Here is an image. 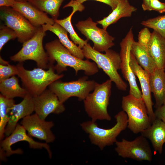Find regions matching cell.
Segmentation results:
<instances>
[{"mask_svg": "<svg viewBox=\"0 0 165 165\" xmlns=\"http://www.w3.org/2000/svg\"><path fill=\"white\" fill-rule=\"evenodd\" d=\"M45 48L51 63L54 64L55 61L57 62L54 68L58 74L67 71V67L73 68L76 75L79 71H83L87 76L94 75L98 72V68L94 62L88 60H84L74 56L59 39L47 43Z\"/></svg>", "mask_w": 165, "mask_h": 165, "instance_id": "1", "label": "cell"}, {"mask_svg": "<svg viewBox=\"0 0 165 165\" xmlns=\"http://www.w3.org/2000/svg\"><path fill=\"white\" fill-rule=\"evenodd\" d=\"M115 125L109 129H104L98 126L96 122L91 120L80 124L81 127L88 137L91 142L102 150L107 146L115 143L116 138L127 127L128 118L123 110L118 112L114 116Z\"/></svg>", "mask_w": 165, "mask_h": 165, "instance_id": "2", "label": "cell"}, {"mask_svg": "<svg viewBox=\"0 0 165 165\" xmlns=\"http://www.w3.org/2000/svg\"><path fill=\"white\" fill-rule=\"evenodd\" d=\"M82 49L84 57L92 60L99 68L102 69L119 90H127V85L118 72V70L121 69V60L119 54L109 49L105 51V53H101L95 50L88 43Z\"/></svg>", "mask_w": 165, "mask_h": 165, "instance_id": "3", "label": "cell"}, {"mask_svg": "<svg viewBox=\"0 0 165 165\" xmlns=\"http://www.w3.org/2000/svg\"><path fill=\"white\" fill-rule=\"evenodd\" d=\"M16 65L18 70L17 75L24 88L33 97L41 94L48 86L64 76L63 74L55 72L53 64L47 71L38 67L32 70H27L24 67L23 62H19Z\"/></svg>", "mask_w": 165, "mask_h": 165, "instance_id": "4", "label": "cell"}, {"mask_svg": "<svg viewBox=\"0 0 165 165\" xmlns=\"http://www.w3.org/2000/svg\"><path fill=\"white\" fill-rule=\"evenodd\" d=\"M112 81L108 79L101 84L96 82L93 91L83 101L85 110L91 120L110 121L108 111L111 95Z\"/></svg>", "mask_w": 165, "mask_h": 165, "instance_id": "5", "label": "cell"}, {"mask_svg": "<svg viewBox=\"0 0 165 165\" xmlns=\"http://www.w3.org/2000/svg\"><path fill=\"white\" fill-rule=\"evenodd\" d=\"M46 35V32L43 30L42 26L39 27L31 38L23 43L21 50L10 57V60L19 62L33 60L36 62L38 67L48 69L53 64L51 62L43 47V40Z\"/></svg>", "mask_w": 165, "mask_h": 165, "instance_id": "6", "label": "cell"}, {"mask_svg": "<svg viewBox=\"0 0 165 165\" xmlns=\"http://www.w3.org/2000/svg\"><path fill=\"white\" fill-rule=\"evenodd\" d=\"M121 107L127 115V127L134 134L141 133L149 127L152 122L142 98L129 94L122 97Z\"/></svg>", "mask_w": 165, "mask_h": 165, "instance_id": "7", "label": "cell"}, {"mask_svg": "<svg viewBox=\"0 0 165 165\" xmlns=\"http://www.w3.org/2000/svg\"><path fill=\"white\" fill-rule=\"evenodd\" d=\"M88 79V76L86 75L70 82H64L59 79L50 84L49 89L55 93L60 101L63 103L72 97H77L80 101H83L93 90L96 82Z\"/></svg>", "mask_w": 165, "mask_h": 165, "instance_id": "8", "label": "cell"}, {"mask_svg": "<svg viewBox=\"0 0 165 165\" xmlns=\"http://www.w3.org/2000/svg\"><path fill=\"white\" fill-rule=\"evenodd\" d=\"M0 17L6 26L15 32L18 41L21 43L31 38L39 28L33 25L21 13L10 7H0Z\"/></svg>", "mask_w": 165, "mask_h": 165, "instance_id": "9", "label": "cell"}, {"mask_svg": "<svg viewBox=\"0 0 165 165\" xmlns=\"http://www.w3.org/2000/svg\"><path fill=\"white\" fill-rule=\"evenodd\" d=\"M21 141H25L28 143L29 147L34 149H45L50 158L52 153L47 143H41L34 140L26 133V131L21 125L18 124L15 130L9 136L0 141V158L2 161L6 160V157L14 154H21L23 151L20 149L13 150L11 146L14 144Z\"/></svg>", "mask_w": 165, "mask_h": 165, "instance_id": "10", "label": "cell"}, {"mask_svg": "<svg viewBox=\"0 0 165 165\" xmlns=\"http://www.w3.org/2000/svg\"><path fill=\"white\" fill-rule=\"evenodd\" d=\"M115 144L116 151L122 158L139 161H152V154L149 143L141 134L132 141L123 139L120 141H117Z\"/></svg>", "mask_w": 165, "mask_h": 165, "instance_id": "11", "label": "cell"}, {"mask_svg": "<svg viewBox=\"0 0 165 165\" xmlns=\"http://www.w3.org/2000/svg\"><path fill=\"white\" fill-rule=\"evenodd\" d=\"M97 24L90 17L85 20L79 21L75 26L88 40L93 42L95 50L105 52L114 46L113 41L115 38L109 35L106 29L98 28Z\"/></svg>", "mask_w": 165, "mask_h": 165, "instance_id": "12", "label": "cell"}, {"mask_svg": "<svg viewBox=\"0 0 165 165\" xmlns=\"http://www.w3.org/2000/svg\"><path fill=\"white\" fill-rule=\"evenodd\" d=\"M134 40L132 27L120 43L121 69L123 77L129 83V94L140 98H142V93L138 86L135 75L130 64L131 47Z\"/></svg>", "mask_w": 165, "mask_h": 165, "instance_id": "13", "label": "cell"}, {"mask_svg": "<svg viewBox=\"0 0 165 165\" xmlns=\"http://www.w3.org/2000/svg\"><path fill=\"white\" fill-rule=\"evenodd\" d=\"M21 124L31 137L36 138L47 143L52 142L55 139V137L51 130L54 125L53 122L46 121L36 113L23 118Z\"/></svg>", "mask_w": 165, "mask_h": 165, "instance_id": "14", "label": "cell"}, {"mask_svg": "<svg viewBox=\"0 0 165 165\" xmlns=\"http://www.w3.org/2000/svg\"><path fill=\"white\" fill-rule=\"evenodd\" d=\"M34 111L41 119H45L50 114H58L65 110L63 103L50 89H46L42 93L33 97Z\"/></svg>", "mask_w": 165, "mask_h": 165, "instance_id": "15", "label": "cell"}, {"mask_svg": "<svg viewBox=\"0 0 165 165\" xmlns=\"http://www.w3.org/2000/svg\"><path fill=\"white\" fill-rule=\"evenodd\" d=\"M130 64L131 68L140 82L141 89L142 98L145 104L152 123L156 119L152 106L150 85V74L144 70L138 63L131 52Z\"/></svg>", "mask_w": 165, "mask_h": 165, "instance_id": "16", "label": "cell"}, {"mask_svg": "<svg viewBox=\"0 0 165 165\" xmlns=\"http://www.w3.org/2000/svg\"><path fill=\"white\" fill-rule=\"evenodd\" d=\"M34 111L33 97L28 93L19 103L15 104L11 108L9 119L6 126L5 135L8 136L15 130L18 121L31 115Z\"/></svg>", "mask_w": 165, "mask_h": 165, "instance_id": "17", "label": "cell"}, {"mask_svg": "<svg viewBox=\"0 0 165 165\" xmlns=\"http://www.w3.org/2000/svg\"><path fill=\"white\" fill-rule=\"evenodd\" d=\"M18 12L34 26L39 27L45 24L53 25L54 19L28 2L16 1L11 7Z\"/></svg>", "mask_w": 165, "mask_h": 165, "instance_id": "18", "label": "cell"}, {"mask_svg": "<svg viewBox=\"0 0 165 165\" xmlns=\"http://www.w3.org/2000/svg\"><path fill=\"white\" fill-rule=\"evenodd\" d=\"M150 141L155 151L161 154L165 142V123L156 118L151 125L141 133Z\"/></svg>", "mask_w": 165, "mask_h": 165, "instance_id": "19", "label": "cell"}, {"mask_svg": "<svg viewBox=\"0 0 165 165\" xmlns=\"http://www.w3.org/2000/svg\"><path fill=\"white\" fill-rule=\"evenodd\" d=\"M148 52L155 62L157 68L165 67V38L153 30L147 46Z\"/></svg>", "mask_w": 165, "mask_h": 165, "instance_id": "20", "label": "cell"}, {"mask_svg": "<svg viewBox=\"0 0 165 165\" xmlns=\"http://www.w3.org/2000/svg\"><path fill=\"white\" fill-rule=\"evenodd\" d=\"M43 30L50 31L56 35L61 43L73 55L80 59L84 57L82 49L73 41L69 39L68 32L61 26L56 22L53 25L45 24L42 26Z\"/></svg>", "mask_w": 165, "mask_h": 165, "instance_id": "21", "label": "cell"}, {"mask_svg": "<svg viewBox=\"0 0 165 165\" xmlns=\"http://www.w3.org/2000/svg\"><path fill=\"white\" fill-rule=\"evenodd\" d=\"M151 92L154 96L156 108L163 104L165 100V72L164 69L156 68L150 74Z\"/></svg>", "mask_w": 165, "mask_h": 165, "instance_id": "22", "label": "cell"}, {"mask_svg": "<svg viewBox=\"0 0 165 165\" xmlns=\"http://www.w3.org/2000/svg\"><path fill=\"white\" fill-rule=\"evenodd\" d=\"M137 10L136 7L130 5L128 0H121L116 8L108 16L97 21V23L106 30L108 26L116 23L121 18L130 16Z\"/></svg>", "mask_w": 165, "mask_h": 165, "instance_id": "23", "label": "cell"}, {"mask_svg": "<svg viewBox=\"0 0 165 165\" xmlns=\"http://www.w3.org/2000/svg\"><path fill=\"white\" fill-rule=\"evenodd\" d=\"M130 51L138 64L148 73H152L157 68L148 52L147 46L134 40L131 45Z\"/></svg>", "mask_w": 165, "mask_h": 165, "instance_id": "24", "label": "cell"}, {"mask_svg": "<svg viewBox=\"0 0 165 165\" xmlns=\"http://www.w3.org/2000/svg\"><path fill=\"white\" fill-rule=\"evenodd\" d=\"M0 92L2 95L12 99L17 97L24 98L28 93L25 89L20 87L15 75L0 81Z\"/></svg>", "mask_w": 165, "mask_h": 165, "instance_id": "25", "label": "cell"}, {"mask_svg": "<svg viewBox=\"0 0 165 165\" xmlns=\"http://www.w3.org/2000/svg\"><path fill=\"white\" fill-rule=\"evenodd\" d=\"M15 104L13 99L7 97L0 94V140L5 137L6 126L9 119L11 108Z\"/></svg>", "mask_w": 165, "mask_h": 165, "instance_id": "26", "label": "cell"}, {"mask_svg": "<svg viewBox=\"0 0 165 165\" xmlns=\"http://www.w3.org/2000/svg\"><path fill=\"white\" fill-rule=\"evenodd\" d=\"M64 0H31L29 2L39 10L50 15L53 19H57L59 10Z\"/></svg>", "mask_w": 165, "mask_h": 165, "instance_id": "27", "label": "cell"}, {"mask_svg": "<svg viewBox=\"0 0 165 165\" xmlns=\"http://www.w3.org/2000/svg\"><path fill=\"white\" fill-rule=\"evenodd\" d=\"M75 13L72 12L67 17L62 19H54V21L63 27L69 33L72 40L81 49L88 43L87 39L84 40L80 38L74 30L71 23V19Z\"/></svg>", "mask_w": 165, "mask_h": 165, "instance_id": "28", "label": "cell"}, {"mask_svg": "<svg viewBox=\"0 0 165 165\" xmlns=\"http://www.w3.org/2000/svg\"><path fill=\"white\" fill-rule=\"evenodd\" d=\"M141 24L152 29L165 38V15L143 20Z\"/></svg>", "mask_w": 165, "mask_h": 165, "instance_id": "29", "label": "cell"}, {"mask_svg": "<svg viewBox=\"0 0 165 165\" xmlns=\"http://www.w3.org/2000/svg\"><path fill=\"white\" fill-rule=\"evenodd\" d=\"M88 0H71L68 3L64 6L63 8L72 7V11L75 13L77 11H82L84 9L82 4ZM104 3L109 6L112 10L115 9L121 0H93Z\"/></svg>", "mask_w": 165, "mask_h": 165, "instance_id": "30", "label": "cell"}, {"mask_svg": "<svg viewBox=\"0 0 165 165\" xmlns=\"http://www.w3.org/2000/svg\"><path fill=\"white\" fill-rule=\"evenodd\" d=\"M17 38L15 32L6 26H0V50L8 41Z\"/></svg>", "mask_w": 165, "mask_h": 165, "instance_id": "31", "label": "cell"}, {"mask_svg": "<svg viewBox=\"0 0 165 165\" xmlns=\"http://www.w3.org/2000/svg\"><path fill=\"white\" fill-rule=\"evenodd\" d=\"M18 70L16 65L0 64V81L17 75Z\"/></svg>", "mask_w": 165, "mask_h": 165, "instance_id": "32", "label": "cell"}, {"mask_svg": "<svg viewBox=\"0 0 165 165\" xmlns=\"http://www.w3.org/2000/svg\"><path fill=\"white\" fill-rule=\"evenodd\" d=\"M151 33L148 27H145L141 29L139 32L138 36V42L147 46L152 37Z\"/></svg>", "mask_w": 165, "mask_h": 165, "instance_id": "33", "label": "cell"}, {"mask_svg": "<svg viewBox=\"0 0 165 165\" xmlns=\"http://www.w3.org/2000/svg\"><path fill=\"white\" fill-rule=\"evenodd\" d=\"M150 6L151 11H155L160 13L165 12V3L159 0H151Z\"/></svg>", "mask_w": 165, "mask_h": 165, "instance_id": "34", "label": "cell"}, {"mask_svg": "<svg viewBox=\"0 0 165 165\" xmlns=\"http://www.w3.org/2000/svg\"><path fill=\"white\" fill-rule=\"evenodd\" d=\"M154 113L156 118L161 120L165 123V105H163L156 108Z\"/></svg>", "mask_w": 165, "mask_h": 165, "instance_id": "35", "label": "cell"}, {"mask_svg": "<svg viewBox=\"0 0 165 165\" xmlns=\"http://www.w3.org/2000/svg\"><path fill=\"white\" fill-rule=\"evenodd\" d=\"M16 2V0H0V7H12Z\"/></svg>", "mask_w": 165, "mask_h": 165, "instance_id": "36", "label": "cell"}, {"mask_svg": "<svg viewBox=\"0 0 165 165\" xmlns=\"http://www.w3.org/2000/svg\"><path fill=\"white\" fill-rule=\"evenodd\" d=\"M150 1L151 0H143L142 7L144 11H151L150 6Z\"/></svg>", "mask_w": 165, "mask_h": 165, "instance_id": "37", "label": "cell"}, {"mask_svg": "<svg viewBox=\"0 0 165 165\" xmlns=\"http://www.w3.org/2000/svg\"><path fill=\"white\" fill-rule=\"evenodd\" d=\"M0 64L3 65H7L9 64V62L4 60L0 56Z\"/></svg>", "mask_w": 165, "mask_h": 165, "instance_id": "38", "label": "cell"}, {"mask_svg": "<svg viewBox=\"0 0 165 165\" xmlns=\"http://www.w3.org/2000/svg\"><path fill=\"white\" fill-rule=\"evenodd\" d=\"M17 1L19 2H29L31 0H16Z\"/></svg>", "mask_w": 165, "mask_h": 165, "instance_id": "39", "label": "cell"}, {"mask_svg": "<svg viewBox=\"0 0 165 165\" xmlns=\"http://www.w3.org/2000/svg\"><path fill=\"white\" fill-rule=\"evenodd\" d=\"M163 105H165V100L164 101Z\"/></svg>", "mask_w": 165, "mask_h": 165, "instance_id": "40", "label": "cell"}, {"mask_svg": "<svg viewBox=\"0 0 165 165\" xmlns=\"http://www.w3.org/2000/svg\"><path fill=\"white\" fill-rule=\"evenodd\" d=\"M164 71H165V68H164Z\"/></svg>", "mask_w": 165, "mask_h": 165, "instance_id": "41", "label": "cell"}]
</instances>
